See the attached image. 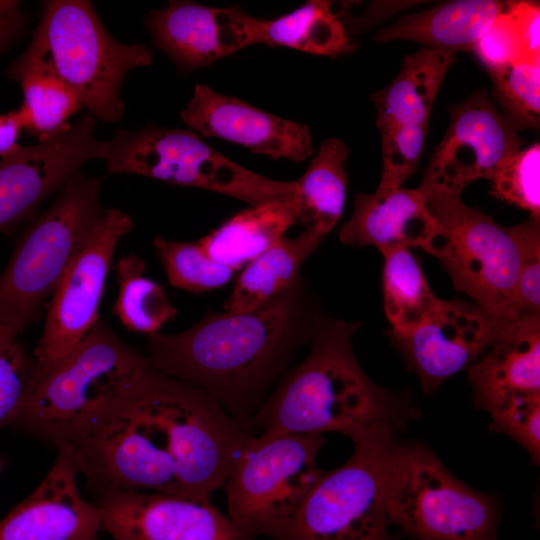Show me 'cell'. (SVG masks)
<instances>
[{"label":"cell","instance_id":"cell-1","mask_svg":"<svg viewBox=\"0 0 540 540\" xmlns=\"http://www.w3.org/2000/svg\"><path fill=\"white\" fill-rule=\"evenodd\" d=\"M315 318L299 277L255 309L211 313L183 332L148 336L145 357L157 371L208 393L251 433L270 387L310 341Z\"/></svg>","mask_w":540,"mask_h":540},{"label":"cell","instance_id":"cell-2","mask_svg":"<svg viewBox=\"0 0 540 540\" xmlns=\"http://www.w3.org/2000/svg\"><path fill=\"white\" fill-rule=\"evenodd\" d=\"M359 324L316 316L310 350L287 371L251 422L252 434L336 432L355 441L375 430L396 434L420 416L412 400L363 371L352 338Z\"/></svg>","mask_w":540,"mask_h":540},{"label":"cell","instance_id":"cell-28","mask_svg":"<svg viewBox=\"0 0 540 540\" xmlns=\"http://www.w3.org/2000/svg\"><path fill=\"white\" fill-rule=\"evenodd\" d=\"M348 157L346 144L330 138L322 142L305 173L295 181L297 222L324 237L338 223L345 205Z\"/></svg>","mask_w":540,"mask_h":540},{"label":"cell","instance_id":"cell-19","mask_svg":"<svg viewBox=\"0 0 540 540\" xmlns=\"http://www.w3.org/2000/svg\"><path fill=\"white\" fill-rule=\"evenodd\" d=\"M250 19L237 7L173 1L152 11L146 24L155 46L181 70L192 71L250 46Z\"/></svg>","mask_w":540,"mask_h":540},{"label":"cell","instance_id":"cell-23","mask_svg":"<svg viewBox=\"0 0 540 540\" xmlns=\"http://www.w3.org/2000/svg\"><path fill=\"white\" fill-rule=\"evenodd\" d=\"M506 1L455 0L429 10L403 16L379 30L378 42L411 40L422 47L450 51H471L486 26L502 11Z\"/></svg>","mask_w":540,"mask_h":540},{"label":"cell","instance_id":"cell-9","mask_svg":"<svg viewBox=\"0 0 540 540\" xmlns=\"http://www.w3.org/2000/svg\"><path fill=\"white\" fill-rule=\"evenodd\" d=\"M423 191V190H422ZM437 231L424 249L435 256L456 290L504 325L520 318L516 303L519 254L511 227L497 224L459 194L423 191Z\"/></svg>","mask_w":540,"mask_h":540},{"label":"cell","instance_id":"cell-43","mask_svg":"<svg viewBox=\"0 0 540 540\" xmlns=\"http://www.w3.org/2000/svg\"><path fill=\"white\" fill-rule=\"evenodd\" d=\"M10 341L14 340L6 336L4 333L0 332V348Z\"/></svg>","mask_w":540,"mask_h":540},{"label":"cell","instance_id":"cell-24","mask_svg":"<svg viewBox=\"0 0 540 540\" xmlns=\"http://www.w3.org/2000/svg\"><path fill=\"white\" fill-rule=\"evenodd\" d=\"M297 217V197L252 206L198 243L213 260L236 271L284 238Z\"/></svg>","mask_w":540,"mask_h":540},{"label":"cell","instance_id":"cell-22","mask_svg":"<svg viewBox=\"0 0 540 540\" xmlns=\"http://www.w3.org/2000/svg\"><path fill=\"white\" fill-rule=\"evenodd\" d=\"M455 60L453 52L422 46L407 55L394 80L371 96L380 132L401 126H428L439 88Z\"/></svg>","mask_w":540,"mask_h":540},{"label":"cell","instance_id":"cell-34","mask_svg":"<svg viewBox=\"0 0 540 540\" xmlns=\"http://www.w3.org/2000/svg\"><path fill=\"white\" fill-rule=\"evenodd\" d=\"M426 125L401 126L381 132L382 175L377 192L395 190L414 173L425 144Z\"/></svg>","mask_w":540,"mask_h":540},{"label":"cell","instance_id":"cell-17","mask_svg":"<svg viewBox=\"0 0 540 540\" xmlns=\"http://www.w3.org/2000/svg\"><path fill=\"white\" fill-rule=\"evenodd\" d=\"M44 479L0 521V540H97L101 520L95 503L78 486L68 444L56 446Z\"/></svg>","mask_w":540,"mask_h":540},{"label":"cell","instance_id":"cell-35","mask_svg":"<svg viewBox=\"0 0 540 540\" xmlns=\"http://www.w3.org/2000/svg\"><path fill=\"white\" fill-rule=\"evenodd\" d=\"M519 254L516 303L520 317L540 312V226L529 217L511 227Z\"/></svg>","mask_w":540,"mask_h":540},{"label":"cell","instance_id":"cell-41","mask_svg":"<svg viewBox=\"0 0 540 540\" xmlns=\"http://www.w3.org/2000/svg\"><path fill=\"white\" fill-rule=\"evenodd\" d=\"M25 19L22 12L0 17V53L9 49L21 37L25 27Z\"/></svg>","mask_w":540,"mask_h":540},{"label":"cell","instance_id":"cell-25","mask_svg":"<svg viewBox=\"0 0 540 540\" xmlns=\"http://www.w3.org/2000/svg\"><path fill=\"white\" fill-rule=\"evenodd\" d=\"M250 45L286 46L303 52L338 56L357 48L346 28L325 0H312L272 20L251 17Z\"/></svg>","mask_w":540,"mask_h":540},{"label":"cell","instance_id":"cell-39","mask_svg":"<svg viewBox=\"0 0 540 540\" xmlns=\"http://www.w3.org/2000/svg\"><path fill=\"white\" fill-rule=\"evenodd\" d=\"M521 40L524 60L540 63V5L534 1H508Z\"/></svg>","mask_w":540,"mask_h":540},{"label":"cell","instance_id":"cell-18","mask_svg":"<svg viewBox=\"0 0 540 540\" xmlns=\"http://www.w3.org/2000/svg\"><path fill=\"white\" fill-rule=\"evenodd\" d=\"M182 120L206 137L240 144L254 153L300 162L313 153L305 124L262 111L248 103L197 85Z\"/></svg>","mask_w":540,"mask_h":540},{"label":"cell","instance_id":"cell-16","mask_svg":"<svg viewBox=\"0 0 540 540\" xmlns=\"http://www.w3.org/2000/svg\"><path fill=\"white\" fill-rule=\"evenodd\" d=\"M502 326L477 306L442 300L418 327L392 337L422 391L432 394L446 379L471 366Z\"/></svg>","mask_w":540,"mask_h":540},{"label":"cell","instance_id":"cell-40","mask_svg":"<svg viewBox=\"0 0 540 540\" xmlns=\"http://www.w3.org/2000/svg\"><path fill=\"white\" fill-rule=\"evenodd\" d=\"M26 129V117L22 107L0 115V156L7 157L21 146L17 140Z\"/></svg>","mask_w":540,"mask_h":540},{"label":"cell","instance_id":"cell-42","mask_svg":"<svg viewBox=\"0 0 540 540\" xmlns=\"http://www.w3.org/2000/svg\"><path fill=\"white\" fill-rule=\"evenodd\" d=\"M19 1L0 0V17L12 16L21 12Z\"/></svg>","mask_w":540,"mask_h":540},{"label":"cell","instance_id":"cell-7","mask_svg":"<svg viewBox=\"0 0 540 540\" xmlns=\"http://www.w3.org/2000/svg\"><path fill=\"white\" fill-rule=\"evenodd\" d=\"M147 364L139 351L98 321L60 361L31 371L24 402L11 423L55 447L75 424L120 391Z\"/></svg>","mask_w":540,"mask_h":540},{"label":"cell","instance_id":"cell-31","mask_svg":"<svg viewBox=\"0 0 540 540\" xmlns=\"http://www.w3.org/2000/svg\"><path fill=\"white\" fill-rule=\"evenodd\" d=\"M169 282L180 289L201 293L226 285L234 270L213 260L192 242H178L156 237L153 241Z\"/></svg>","mask_w":540,"mask_h":540},{"label":"cell","instance_id":"cell-33","mask_svg":"<svg viewBox=\"0 0 540 540\" xmlns=\"http://www.w3.org/2000/svg\"><path fill=\"white\" fill-rule=\"evenodd\" d=\"M491 194L540 219V145L520 149L503 163L489 180Z\"/></svg>","mask_w":540,"mask_h":540},{"label":"cell","instance_id":"cell-30","mask_svg":"<svg viewBox=\"0 0 540 540\" xmlns=\"http://www.w3.org/2000/svg\"><path fill=\"white\" fill-rule=\"evenodd\" d=\"M144 269L143 260L136 255L118 261L119 293L114 313L127 329L150 336L172 320L177 310L162 286L143 275Z\"/></svg>","mask_w":540,"mask_h":540},{"label":"cell","instance_id":"cell-5","mask_svg":"<svg viewBox=\"0 0 540 540\" xmlns=\"http://www.w3.org/2000/svg\"><path fill=\"white\" fill-rule=\"evenodd\" d=\"M77 95L95 118L123 117L121 86L128 72L152 62L142 44H123L106 30L89 1L53 0L43 5L28 46Z\"/></svg>","mask_w":540,"mask_h":540},{"label":"cell","instance_id":"cell-29","mask_svg":"<svg viewBox=\"0 0 540 540\" xmlns=\"http://www.w3.org/2000/svg\"><path fill=\"white\" fill-rule=\"evenodd\" d=\"M381 254L384 311L392 325V335H404L428 319L442 300L430 289L409 248H389Z\"/></svg>","mask_w":540,"mask_h":540},{"label":"cell","instance_id":"cell-15","mask_svg":"<svg viewBox=\"0 0 540 540\" xmlns=\"http://www.w3.org/2000/svg\"><path fill=\"white\" fill-rule=\"evenodd\" d=\"M95 504L101 529L116 540H254L211 501L115 490L99 494Z\"/></svg>","mask_w":540,"mask_h":540},{"label":"cell","instance_id":"cell-44","mask_svg":"<svg viewBox=\"0 0 540 540\" xmlns=\"http://www.w3.org/2000/svg\"><path fill=\"white\" fill-rule=\"evenodd\" d=\"M0 467H1V460H0Z\"/></svg>","mask_w":540,"mask_h":540},{"label":"cell","instance_id":"cell-36","mask_svg":"<svg viewBox=\"0 0 540 540\" xmlns=\"http://www.w3.org/2000/svg\"><path fill=\"white\" fill-rule=\"evenodd\" d=\"M490 413L489 429L516 441L540 463V394L519 396Z\"/></svg>","mask_w":540,"mask_h":540},{"label":"cell","instance_id":"cell-3","mask_svg":"<svg viewBox=\"0 0 540 540\" xmlns=\"http://www.w3.org/2000/svg\"><path fill=\"white\" fill-rule=\"evenodd\" d=\"M144 368L81 418L63 442L78 473L99 494L136 490L180 496L171 435L153 406Z\"/></svg>","mask_w":540,"mask_h":540},{"label":"cell","instance_id":"cell-8","mask_svg":"<svg viewBox=\"0 0 540 540\" xmlns=\"http://www.w3.org/2000/svg\"><path fill=\"white\" fill-rule=\"evenodd\" d=\"M396 433L375 430L355 441L352 455L325 471L271 540H393L386 490Z\"/></svg>","mask_w":540,"mask_h":540},{"label":"cell","instance_id":"cell-13","mask_svg":"<svg viewBox=\"0 0 540 540\" xmlns=\"http://www.w3.org/2000/svg\"><path fill=\"white\" fill-rule=\"evenodd\" d=\"M448 129L430 157L419 188L459 194L488 179L523 145L518 130L478 91L449 108Z\"/></svg>","mask_w":540,"mask_h":540},{"label":"cell","instance_id":"cell-32","mask_svg":"<svg viewBox=\"0 0 540 540\" xmlns=\"http://www.w3.org/2000/svg\"><path fill=\"white\" fill-rule=\"evenodd\" d=\"M488 73L503 116L519 131L540 123V63L517 61Z\"/></svg>","mask_w":540,"mask_h":540},{"label":"cell","instance_id":"cell-10","mask_svg":"<svg viewBox=\"0 0 540 540\" xmlns=\"http://www.w3.org/2000/svg\"><path fill=\"white\" fill-rule=\"evenodd\" d=\"M324 435L251 434L222 486L227 515L252 539L295 513L324 474L317 462Z\"/></svg>","mask_w":540,"mask_h":540},{"label":"cell","instance_id":"cell-38","mask_svg":"<svg viewBox=\"0 0 540 540\" xmlns=\"http://www.w3.org/2000/svg\"><path fill=\"white\" fill-rule=\"evenodd\" d=\"M487 71L525 61L519 31L506 1L502 11L486 26L471 50Z\"/></svg>","mask_w":540,"mask_h":540},{"label":"cell","instance_id":"cell-4","mask_svg":"<svg viewBox=\"0 0 540 540\" xmlns=\"http://www.w3.org/2000/svg\"><path fill=\"white\" fill-rule=\"evenodd\" d=\"M104 210L99 179L79 172L61 187L0 276V332L15 340L35 320Z\"/></svg>","mask_w":540,"mask_h":540},{"label":"cell","instance_id":"cell-37","mask_svg":"<svg viewBox=\"0 0 540 540\" xmlns=\"http://www.w3.org/2000/svg\"><path fill=\"white\" fill-rule=\"evenodd\" d=\"M33 360L14 340L0 348V428L11 425L27 394Z\"/></svg>","mask_w":540,"mask_h":540},{"label":"cell","instance_id":"cell-27","mask_svg":"<svg viewBox=\"0 0 540 540\" xmlns=\"http://www.w3.org/2000/svg\"><path fill=\"white\" fill-rule=\"evenodd\" d=\"M8 76L22 88L26 130L39 142L68 129V119L83 107L76 93L28 47L8 68Z\"/></svg>","mask_w":540,"mask_h":540},{"label":"cell","instance_id":"cell-12","mask_svg":"<svg viewBox=\"0 0 540 540\" xmlns=\"http://www.w3.org/2000/svg\"><path fill=\"white\" fill-rule=\"evenodd\" d=\"M133 227L129 215L105 209L52 294L33 369L44 372L93 328L105 281L121 238Z\"/></svg>","mask_w":540,"mask_h":540},{"label":"cell","instance_id":"cell-14","mask_svg":"<svg viewBox=\"0 0 540 540\" xmlns=\"http://www.w3.org/2000/svg\"><path fill=\"white\" fill-rule=\"evenodd\" d=\"M95 128L96 119L88 112L53 138L1 158L0 232L31 217L85 163L106 158L109 143L97 139Z\"/></svg>","mask_w":540,"mask_h":540},{"label":"cell","instance_id":"cell-20","mask_svg":"<svg viewBox=\"0 0 540 540\" xmlns=\"http://www.w3.org/2000/svg\"><path fill=\"white\" fill-rule=\"evenodd\" d=\"M476 408L491 412L519 396L540 394V317L503 325L486 351L468 367Z\"/></svg>","mask_w":540,"mask_h":540},{"label":"cell","instance_id":"cell-11","mask_svg":"<svg viewBox=\"0 0 540 540\" xmlns=\"http://www.w3.org/2000/svg\"><path fill=\"white\" fill-rule=\"evenodd\" d=\"M109 142L107 171L133 173L211 190L252 206L296 197L295 181L267 178L225 157L192 131L147 125L118 131Z\"/></svg>","mask_w":540,"mask_h":540},{"label":"cell","instance_id":"cell-26","mask_svg":"<svg viewBox=\"0 0 540 540\" xmlns=\"http://www.w3.org/2000/svg\"><path fill=\"white\" fill-rule=\"evenodd\" d=\"M322 239L306 230L295 238H282L244 267L224 310L249 311L287 290L297 281L300 267Z\"/></svg>","mask_w":540,"mask_h":540},{"label":"cell","instance_id":"cell-21","mask_svg":"<svg viewBox=\"0 0 540 540\" xmlns=\"http://www.w3.org/2000/svg\"><path fill=\"white\" fill-rule=\"evenodd\" d=\"M436 231L425 193L419 187H400L356 194L352 216L342 226L339 239L350 246H373L380 252L394 247L425 249Z\"/></svg>","mask_w":540,"mask_h":540},{"label":"cell","instance_id":"cell-6","mask_svg":"<svg viewBox=\"0 0 540 540\" xmlns=\"http://www.w3.org/2000/svg\"><path fill=\"white\" fill-rule=\"evenodd\" d=\"M390 526L414 540H497L501 507L477 491L420 441L396 440L386 490Z\"/></svg>","mask_w":540,"mask_h":540}]
</instances>
